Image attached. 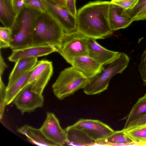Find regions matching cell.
I'll return each mask as SVG.
<instances>
[{
	"label": "cell",
	"instance_id": "1",
	"mask_svg": "<svg viewBox=\"0 0 146 146\" xmlns=\"http://www.w3.org/2000/svg\"><path fill=\"white\" fill-rule=\"evenodd\" d=\"M110 1L90 2L77 11V31L86 37L103 39L113 34L109 19Z\"/></svg>",
	"mask_w": 146,
	"mask_h": 146
},
{
	"label": "cell",
	"instance_id": "2",
	"mask_svg": "<svg viewBox=\"0 0 146 146\" xmlns=\"http://www.w3.org/2000/svg\"><path fill=\"white\" fill-rule=\"evenodd\" d=\"M40 11L25 5L16 16L10 28L12 39L10 48L12 50L32 45L35 24Z\"/></svg>",
	"mask_w": 146,
	"mask_h": 146
},
{
	"label": "cell",
	"instance_id": "3",
	"mask_svg": "<svg viewBox=\"0 0 146 146\" xmlns=\"http://www.w3.org/2000/svg\"><path fill=\"white\" fill-rule=\"evenodd\" d=\"M64 33L60 24L49 13H41L35 22L31 46L50 45L58 48Z\"/></svg>",
	"mask_w": 146,
	"mask_h": 146
},
{
	"label": "cell",
	"instance_id": "4",
	"mask_svg": "<svg viewBox=\"0 0 146 146\" xmlns=\"http://www.w3.org/2000/svg\"><path fill=\"white\" fill-rule=\"evenodd\" d=\"M130 58L125 54L120 52L110 63L103 65L100 72L89 80L84 88L88 95L98 94L107 89L111 78L117 74L121 73L128 66Z\"/></svg>",
	"mask_w": 146,
	"mask_h": 146
},
{
	"label": "cell",
	"instance_id": "5",
	"mask_svg": "<svg viewBox=\"0 0 146 146\" xmlns=\"http://www.w3.org/2000/svg\"><path fill=\"white\" fill-rule=\"evenodd\" d=\"M89 80L72 66L60 72L52 85V91L57 98L62 100L78 90L84 89Z\"/></svg>",
	"mask_w": 146,
	"mask_h": 146
},
{
	"label": "cell",
	"instance_id": "6",
	"mask_svg": "<svg viewBox=\"0 0 146 146\" xmlns=\"http://www.w3.org/2000/svg\"><path fill=\"white\" fill-rule=\"evenodd\" d=\"M87 37L77 31L70 33H64L57 52L71 65L75 58L88 56Z\"/></svg>",
	"mask_w": 146,
	"mask_h": 146
},
{
	"label": "cell",
	"instance_id": "7",
	"mask_svg": "<svg viewBox=\"0 0 146 146\" xmlns=\"http://www.w3.org/2000/svg\"><path fill=\"white\" fill-rule=\"evenodd\" d=\"M53 73L51 62L46 60L38 61L33 69L27 84L30 85L31 90L33 92L42 94Z\"/></svg>",
	"mask_w": 146,
	"mask_h": 146
},
{
	"label": "cell",
	"instance_id": "8",
	"mask_svg": "<svg viewBox=\"0 0 146 146\" xmlns=\"http://www.w3.org/2000/svg\"><path fill=\"white\" fill-rule=\"evenodd\" d=\"M13 102L23 114L42 107L44 104V99L42 94L33 92L30 85L27 84L17 95Z\"/></svg>",
	"mask_w": 146,
	"mask_h": 146
},
{
	"label": "cell",
	"instance_id": "9",
	"mask_svg": "<svg viewBox=\"0 0 146 146\" xmlns=\"http://www.w3.org/2000/svg\"><path fill=\"white\" fill-rule=\"evenodd\" d=\"M72 126L84 132L95 143L107 138L115 131L107 125L97 120L81 119Z\"/></svg>",
	"mask_w": 146,
	"mask_h": 146
},
{
	"label": "cell",
	"instance_id": "10",
	"mask_svg": "<svg viewBox=\"0 0 146 146\" xmlns=\"http://www.w3.org/2000/svg\"><path fill=\"white\" fill-rule=\"evenodd\" d=\"M46 138L56 146L66 143V134L61 127L58 119L53 113L48 112L46 118L40 128Z\"/></svg>",
	"mask_w": 146,
	"mask_h": 146
},
{
	"label": "cell",
	"instance_id": "11",
	"mask_svg": "<svg viewBox=\"0 0 146 146\" xmlns=\"http://www.w3.org/2000/svg\"><path fill=\"white\" fill-rule=\"evenodd\" d=\"M49 13L60 24L65 33L77 31L76 17L66 7L58 5L50 0H44Z\"/></svg>",
	"mask_w": 146,
	"mask_h": 146
},
{
	"label": "cell",
	"instance_id": "12",
	"mask_svg": "<svg viewBox=\"0 0 146 146\" xmlns=\"http://www.w3.org/2000/svg\"><path fill=\"white\" fill-rule=\"evenodd\" d=\"M57 48L50 45L31 46L12 50L8 57L10 61L15 62L21 59L37 58L57 52Z\"/></svg>",
	"mask_w": 146,
	"mask_h": 146
},
{
	"label": "cell",
	"instance_id": "13",
	"mask_svg": "<svg viewBox=\"0 0 146 146\" xmlns=\"http://www.w3.org/2000/svg\"><path fill=\"white\" fill-rule=\"evenodd\" d=\"M86 42L88 56L103 65L111 62L120 53L104 48L99 44L96 39H94L87 37Z\"/></svg>",
	"mask_w": 146,
	"mask_h": 146
},
{
	"label": "cell",
	"instance_id": "14",
	"mask_svg": "<svg viewBox=\"0 0 146 146\" xmlns=\"http://www.w3.org/2000/svg\"><path fill=\"white\" fill-rule=\"evenodd\" d=\"M109 19L110 28L113 32L125 29L133 21L127 10L111 3L109 9Z\"/></svg>",
	"mask_w": 146,
	"mask_h": 146
},
{
	"label": "cell",
	"instance_id": "15",
	"mask_svg": "<svg viewBox=\"0 0 146 146\" xmlns=\"http://www.w3.org/2000/svg\"><path fill=\"white\" fill-rule=\"evenodd\" d=\"M71 65L89 80L98 74L103 66L88 56L75 58Z\"/></svg>",
	"mask_w": 146,
	"mask_h": 146
},
{
	"label": "cell",
	"instance_id": "16",
	"mask_svg": "<svg viewBox=\"0 0 146 146\" xmlns=\"http://www.w3.org/2000/svg\"><path fill=\"white\" fill-rule=\"evenodd\" d=\"M17 132L25 136L31 143L39 146H55L44 137L40 129L25 125L18 128Z\"/></svg>",
	"mask_w": 146,
	"mask_h": 146
},
{
	"label": "cell",
	"instance_id": "17",
	"mask_svg": "<svg viewBox=\"0 0 146 146\" xmlns=\"http://www.w3.org/2000/svg\"><path fill=\"white\" fill-rule=\"evenodd\" d=\"M66 134V143L72 146L94 145L95 142L81 130L72 125L65 129Z\"/></svg>",
	"mask_w": 146,
	"mask_h": 146
},
{
	"label": "cell",
	"instance_id": "18",
	"mask_svg": "<svg viewBox=\"0 0 146 146\" xmlns=\"http://www.w3.org/2000/svg\"><path fill=\"white\" fill-rule=\"evenodd\" d=\"M38 61L37 58L21 59L16 61L9 76L7 86L10 85L22 75L32 69Z\"/></svg>",
	"mask_w": 146,
	"mask_h": 146
},
{
	"label": "cell",
	"instance_id": "19",
	"mask_svg": "<svg viewBox=\"0 0 146 146\" xmlns=\"http://www.w3.org/2000/svg\"><path fill=\"white\" fill-rule=\"evenodd\" d=\"M135 145L133 140L123 129L115 131L107 138L96 142L95 145Z\"/></svg>",
	"mask_w": 146,
	"mask_h": 146
},
{
	"label": "cell",
	"instance_id": "20",
	"mask_svg": "<svg viewBox=\"0 0 146 146\" xmlns=\"http://www.w3.org/2000/svg\"><path fill=\"white\" fill-rule=\"evenodd\" d=\"M32 69L22 75L10 85L7 86L5 95L6 105L13 102L17 95L27 84Z\"/></svg>",
	"mask_w": 146,
	"mask_h": 146
},
{
	"label": "cell",
	"instance_id": "21",
	"mask_svg": "<svg viewBox=\"0 0 146 146\" xmlns=\"http://www.w3.org/2000/svg\"><path fill=\"white\" fill-rule=\"evenodd\" d=\"M16 17L12 0H0V20L4 27L11 28Z\"/></svg>",
	"mask_w": 146,
	"mask_h": 146
},
{
	"label": "cell",
	"instance_id": "22",
	"mask_svg": "<svg viewBox=\"0 0 146 146\" xmlns=\"http://www.w3.org/2000/svg\"><path fill=\"white\" fill-rule=\"evenodd\" d=\"M146 113V93L139 98L127 116L124 126L140 116Z\"/></svg>",
	"mask_w": 146,
	"mask_h": 146
},
{
	"label": "cell",
	"instance_id": "23",
	"mask_svg": "<svg viewBox=\"0 0 146 146\" xmlns=\"http://www.w3.org/2000/svg\"><path fill=\"white\" fill-rule=\"evenodd\" d=\"M125 131L133 140L135 144L146 145V125H143Z\"/></svg>",
	"mask_w": 146,
	"mask_h": 146
},
{
	"label": "cell",
	"instance_id": "24",
	"mask_svg": "<svg viewBox=\"0 0 146 146\" xmlns=\"http://www.w3.org/2000/svg\"><path fill=\"white\" fill-rule=\"evenodd\" d=\"M12 39V31L10 28H0V48L10 47Z\"/></svg>",
	"mask_w": 146,
	"mask_h": 146
},
{
	"label": "cell",
	"instance_id": "25",
	"mask_svg": "<svg viewBox=\"0 0 146 146\" xmlns=\"http://www.w3.org/2000/svg\"><path fill=\"white\" fill-rule=\"evenodd\" d=\"M25 5L37 10L41 13L47 11L44 0H24Z\"/></svg>",
	"mask_w": 146,
	"mask_h": 146
},
{
	"label": "cell",
	"instance_id": "26",
	"mask_svg": "<svg viewBox=\"0 0 146 146\" xmlns=\"http://www.w3.org/2000/svg\"><path fill=\"white\" fill-rule=\"evenodd\" d=\"M6 87L1 77L0 78V119L3 118L4 112L5 108L6 105L5 102Z\"/></svg>",
	"mask_w": 146,
	"mask_h": 146
},
{
	"label": "cell",
	"instance_id": "27",
	"mask_svg": "<svg viewBox=\"0 0 146 146\" xmlns=\"http://www.w3.org/2000/svg\"><path fill=\"white\" fill-rule=\"evenodd\" d=\"M139 0H112L111 3L117 5L126 10L133 9Z\"/></svg>",
	"mask_w": 146,
	"mask_h": 146
},
{
	"label": "cell",
	"instance_id": "28",
	"mask_svg": "<svg viewBox=\"0 0 146 146\" xmlns=\"http://www.w3.org/2000/svg\"><path fill=\"white\" fill-rule=\"evenodd\" d=\"M146 124V113L142 115L133 120L124 126V130L131 129L140 127Z\"/></svg>",
	"mask_w": 146,
	"mask_h": 146
},
{
	"label": "cell",
	"instance_id": "29",
	"mask_svg": "<svg viewBox=\"0 0 146 146\" xmlns=\"http://www.w3.org/2000/svg\"><path fill=\"white\" fill-rule=\"evenodd\" d=\"M138 68L142 79L146 83V49L141 56V61Z\"/></svg>",
	"mask_w": 146,
	"mask_h": 146
},
{
	"label": "cell",
	"instance_id": "30",
	"mask_svg": "<svg viewBox=\"0 0 146 146\" xmlns=\"http://www.w3.org/2000/svg\"><path fill=\"white\" fill-rule=\"evenodd\" d=\"M132 19L133 21L146 19V3L136 11Z\"/></svg>",
	"mask_w": 146,
	"mask_h": 146
},
{
	"label": "cell",
	"instance_id": "31",
	"mask_svg": "<svg viewBox=\"0 0 146 146\" xmlns=\"http://www.w3.org/2000/svg\"><path fill=\"white\" fill-rule=\"evenodd\" d=\"M13 10L16 16L25 6L24 0H12Z\"/></svg>",
	"mask_w": 146,
	"mask_h": 146
},
{
	"label": "cell",
	"instance_id": "32",
	"mask_svg": "<svg viewBox=\"0 0 146 146\" xmlns=\"http://www.w3.org/2000/svg\"><path fill=\"white\" fill-rule=\"evenodd\" d=\"M66 0V7L74 16L76 17L77 11L76 7V0Z\"/></svg>",
	"mask_w": 146,
	"mask_h": 146
},
{
	"label": "cell",
	"instance_id": "33",
	"mask_svg": "<svg viewBox=\"0 0 146 146\" xmlns=\"http://www.w3.org/2000/svg\"><path fill=\"white\" fill-rule=\"evenodd\" d=\"M146 3V0H139L136 5L133 9L127 10L128 13L132 18L136 11Z\"/></svg>",
	"mask_w": 146,
	"mask_h": 146
},
{
	"label": "cell",
	"instance_id": "34",
	"mask_svg": "<svg viewBox=\"0 0 146 146\" xmlns=\"http://www.w3.org/2000/svg\"><path fill=\"white\" fill-rule=\"evenodd\" d=\"M7 67V65L5 63L3 58L0 53V75L1 77L4 72L5 69Z\"/></svg>",
	"mask_w": 146,
	"mask_h": 146
},
{
	"label": "cell",
	"instance_id": "35",
	"mask_svg": "<svg viewBox=\"0 0 146 146\" xmlns=\"http://www.w3.org/2000/svg\"><path fill=\"white\" fill-rule=\"evenodd\" d=\"M56 4L60 6L66 7V0H50Z\"/></svg>",
	"mask_w": 146,
	"mask_h": 146
},
{
	"label": "cell",
	"instance_id": "36",
	"mask_svg": "<svg viewBox=\"0 0 146 146\" xmlns=\"http://www.w3.org/2000/svg\"><path fill=\"white\" fill-rule=\"evenodd\" d=\"M146 125V124H145V125ZM142 126H143V125H142Z\"/></svg>",
	"mask_w": 146,
	"mask_h": 146
}]
</instances>
